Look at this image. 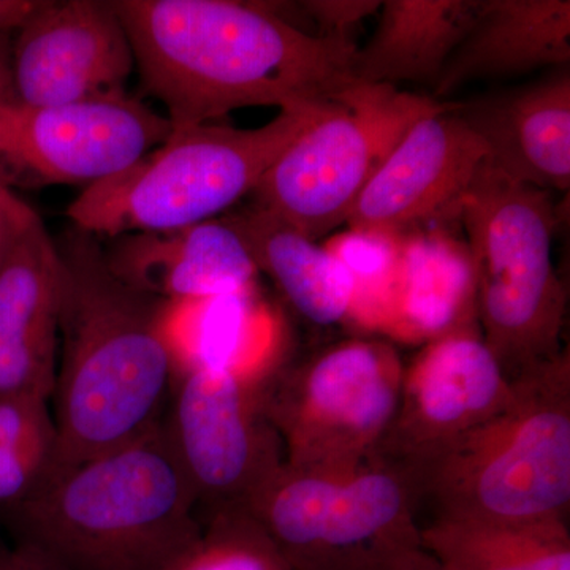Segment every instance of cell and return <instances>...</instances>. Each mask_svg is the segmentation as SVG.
<instances>
[{
    "label": "cell",
    "instance_id": "cell-25",
    "mask_svg": "<svg viewBox=\"0 0 570 570\" xmlns=\"http://www.w3.org/2000/svg\"><path fill=\"white\" fill-rule=\"evenodd\" d=\"M165 570H291L268 534L243 508L217 510Z\"/></svg>",
    "mask_w": 570,
    "mask_h": 570
},
{
    "label": "cell",
    "instance_id": "cell-5",
    "mask_svg": "<svg viewBox=\"0 0 570 570\" xmlns=\"http://www.w3.org/2000/svg\"><path fill=\"white\" fill-rule=\"evenodd\" d=\"M330 105L279 111L257 129L206 122L174 130L121 174L85 187L67 216L80 230L110 238L214 220L253 194L281 154Z\"/></svg>",
    "mask_w": 570,
    "mask_h": 570
},
{
    "label": "cell",
    "instance_id": "cell-26",
    "mask_svg": "<svg viewBox=\"0 0 570 570\" xmlns=\"http://www.w3.org/2000/svg\"><path fill=\"white\" fill-rule=\"evenodd\" d=\"M307 17L318 26V37L352 41L354 26L381 10L379 0H307L299 3Z\"/></svg>",
    "mask_w": 570,
    "mask_h": 570
},
{
    "label": "cell",
    "instance_id": "cell-14",
    "mask_svg": "<svg viewBox=\"0 0 570 570\" xmlns=\"http://www.w3.org/2000/svg\"><path fill=\"white\" fill-rule=\"evenodd\" d=\"M11 50L18 102L55 107L122 92L134 51L111 2H43L17 31Z\"/></svg>",
    "mask_w": 570,
    "mask_h": 570
},
{
    "label": "cell",
    "instance_id": "cell-1",
    "mask_svg": "<svg viewBox=\"0 0 570 570\" xmlns=\"http://www.w3.org/2000/svg\"><path fill=\"white\" fill-rule=\"evenodd\" d=\"M142 88L174 130L242 108L318 110L351 86L352 41L234 0H112Z\"/></svg>",
    "mask_w": 570,
    "mask_h": 570
},
{
    "label": "cell",
    "instance_id": "cell-29",
    "mask_svg": "<svg viewBox=\"0 0 570 570\" xmlns=\"http://www.w3.org/2000/svg\"><path fill=\"white\" fill-rule=\"evenodd\" d=\"M41 0H0V32L18 31Z\"/></svg>",
    "mask_w": 570,
    "mask_h": 570
},
{
    "label": "cell",
    "instance_id": "cell-11",
    "mask_svg": "<svg viewBox=\"0 0 570 570\" xmlns=\"http://www.w3.org/2000/svg\"><path fill=\"white\" fill-rule=\"evenodd\" d=\"M174 132L167 116L126 92L82 102L0 105V183L82 184L121 174Z\"/></svg>",
    "mask_w": 570,
    "mask_h": 570
},
{
    "label": "cell",
    "instance_id": "cell-9",
    "mask_svg": "<svg viewBox=\"0 0 570 570\" xmlns=\"http://www.w3.org/2000/svg\"><path fill=\"white\" fill-rule=\"evenodd\" d=\"M403 377L395 348L352 340L264 384L284 463L346 472L373 461L395 417Z\"/></svg>",
    "mask_w": 570,
    "mask_h": 570
},
{
    "label": "cell",
    "instance_id": "cell-17",
    "mask_svg": "<svg viewBox=\"0 0 570 570\" xmlns=\"http://www.w3.org/2000/svg\"><path fill=\"white\" fill-rule=\"evenodd\" d=\"M104 250L124 284L174 305L247 294L258 273L245 243L223 219L118 236Z\"/></svg>",
    "mask_w": 570,
    "mask_h": 570
},
{
    "label": "cell",
    "instance_id": "cell-22",
    "mask_svg": "<svg viewBox=\"0 0 570 570\" xmlns=\"http://www.w3.org/2000/svg\"><path fill=\"white\" fill-rule=\"evenodd\" d=\"M420 547L449 570H570L568 521L436 517Z\"/></svg>",
    "mask_w": 570,
    "mask_h": 570
},
{
    "label": "cell",
    "instance_id": "cell-6",
    "mask_svg": "<svg viewBox=\"0 0 570 570\" xmlns=\"http://www.w3.org/2000/svg\"><path fill=\"white\" fill-rule=\"evenodd\" d=\"M483 343L509 379L560 354L566 288L553 265V194L487 160L461 205Z\"/></svg>",
    "mask_w": 570,
    "mask_h": 570
},
{
    "label": "cell",
    "instance_id": "cell-16",
    "mask_svg": "<svg viewBox=\"0 0 570 570\" xmlns=\"http://www.w3.org/2000/svg\"><path fill=\"white\" fill-rule=\"evenodd\" d=\"M61 296V254L37 216L0 264V397L51 400Z\"/></svg>",
    "mask_w": 570,
    "mask_h": 570
},
{
    "label": "cell",
    "instance_id": "cell-28",
    "mask_svg": "<svg viewBox=\"0 0 570 570\" xmlns=\"http://www.w3.org/2000/svg\"><path fill=\"white\" fill-rule=\"evenodd\" d=\"M0 570H69L47 551L24 540L0 542Z\"/></svg>",
    "mask_w": 570,
    "mask_h": 570
},
{
    "label": "cell",
    "instance_id": "cell-30",
    "mask_svg": "<svg viewBox=\"0 0 570 570\" xmlns=\"http://www.w3.org/2000/svg\"><path fill=\"white\" fill-rule=\"evenodd\" d=\"M11 32H0V105L18 102L14 92L13 69H11Z\"/></svg>",
    "mask_w": 570,
    "mask_h": 570
},
{
    "label": "cell",
    "instance_id": "cell-19",
    "mask_svg": "<svg viewBox=\"0 0 570 570\" xmlns=\"http://www.w3.org/2000/svg\"><path fill=\"white\" fill-rule=\"evenodd\" d=\"M385 333L407 343H434L480 333L478 287L466 243L445 228L403 236L400 275Z\"/></svg>",
    "mask_w": 570,
    "mask_h": 570
},
{
    "label": "cell",
    "instance_id": "cell-31",
    "mask_svg": "<svg viewBox=\"0 0 570 570\" xmlns=\"http://www.w3.org/2000/svg\"><path fill=\"white\" fill-rule=\"evenodd\" d=\"M387 570H449L422 547L401 553Z\"/></svg>",
    "mask_w": 570,
    "mask_h": 570
},
{
    "label": "cell",
    "instance_id": "cell-12",
    "mask_svg": "<svg viewBox=\"0 0 570 570\" xmlns=\"http://www.w3.org/2000/svg\"><path fill=\"white\" fill-rule=\"evenodd\" d=\"M512 381L480 333L426 344L404 367L400 403L374 460L409 479L505 403Z\"/></svg>",
    "mask_w": 570,
    "mask_h": 570
},
{
    "label": "cell",
    "instance_id": "cell-24",
    "mask_svg": "<svg viewBox=\"0 0 570 570\" xmlns=\"http://www.w3.org/2000/svg\"><path fill=\"white\" fill-rule=\"evenodd\" d=\"M403 236L348 228L325 247L346 268L354 285L351 318L371 330L387 328L400 275Z\"/></svg>",
    "mask_w": 570,
    "mask_h": 570
},
{
    "label": "cell",
    "instance_id": "cell-15",
    "mask_svg": "<svg viewBox=\"0 0 570 570\" xmlns=\"http://www.w3.org/2000/svg\"><path fill=\"white\" fill-rule=\"evenodd\" d=\"M450 111L478 135L501 174L550 194L569 193V67L505 91L450 100Z\"/></svg>",
    "mask_w": 570,
    "mask_h": 570
},
{
    "label": "cell",
    "instance_id": "cell-4",
    "mask_svg": "<svg viewBox=\"0 0 570 570\" xmlns=\"http://www.w3.org/2000/svg\"><path fill=\"white\" fill-rule=\"evenodd\" d=\"M505 403L412 478L438 517L568 519L570 355L568 348L517 374Z\"/></svg>",
    "mask_w": 570,
    "mask_h": 570
},
{
    "label": "cell",
    "instance_id": "cell-21",
    "mask_svg": "<svg viewBox=\"0 0 570 570\" xmlns=\"http://www.w3.org/2000/svg\"><path fill=\"white\" fill-rule=\"evenodd\" d=\"M220 219L239 235L258 272L275 281L299 316L321 326L351 318L354 285L325 246L255 205Z\"/></svg>",
    "mask_w": 570,
    "mask_h": 570
},
{
    "label": "cell",
    "instance_id": "cell-2",
    "mask_svg": "<svg viewBox=\"0 0 570 570\" xmlns=\"http://www.w3.org/2000/svg\"><path fill=\"white\" fill-rule=\"evenodd\" d=\"M58 249L62 296L51 401L61 472L159 425L178 358L174 303L124 284L88 232H67Z\"/></svg>",
    "mask_w": 570,
    "mask_h": 570
},
{
    "label": "cell",
    "instance_id": "cell-20",
    "mask_svg": "<svg viewBox=\"0 0 570 570\" xmlns=\"http://www.w3.org/2000/svg\"><path fill=\"white\" fill-rule=\"evenodd\" d=\"M482 0H387L374 36L352 61V80L365 85L430 82L471 29Z\"/></svg>",
    "mask_w": 570,
    "mask_h": 570
},
{
    "label": "cell",
    "instance_id": "cell-18",
    "mask_svg": "<svg viewBox=\"0 0 570 570\" xmlns=\"http://www.w3.org/2000/svg\"><path fill=\"white\" fill-rule=\"evenodd\" d=\"M569 62V0H482L434 86V100L442 102L469 81L521 77Z\"/></svg>",
    "mask_w": 570,
    "mask_h": 570
},
{
    "label": "cell",
    "instance_id": "cell-10",
    "mask_svg": "<svg viewBox=\"0 0 570 570\" xmlns=\"http://www.w3.org/2000/svg\"><path fill=\"white\" fill-rule=\"evenodd\" d=\"M163 428L198 508H243L284 464L264 406L261 374L202 365L178 367Z\"/></svg>",
    "mask_w": 570,
    "mask_h": 570
},
{
    "label": "cell",
    "instance_id": "cell-3",
    "mask_svg": "<svg viewBox=\"0 0 570 570\" xmlns=\"http://www.w3.org/2000/svg\"><path fill=\"white\" fill-rule=\"evenodd\" d=\"M163 422L137 441L58 472L6 513L17 540L69 570H165L202 521Z\"/></svg>",
    "mask_w": 570,
    "mask_h": 570
},
{
    "label": "cell",
    "instance_id": "cell-23",
    "mask_svg": "<svg viewBox=\"0 0 570 570\" xmlns=\"http://www.w3.org/2000/svg\"><path fill=\"white\" fill-rule=\"evenodd\" d=\"M50 397H0V512L31 501L59 472V438Z\"/></svg>",
    "mask_w": 570,
    "mask_h": 570
},
{
    "label": "cell",
    "instance_id": "cell-27",
    "mask_svg": "<svg viewBox=\"0 0 570 570\" xmlns=\"http://www.w3.org/2000/svg\"><path fill=\"white\" fill-rule=\"evenodd\" d=\"M39 216L10 187L0 183V264L29 224Z\"/></svg>",
    "mask_w": 570,
    "mask_h": 570
},
{
    "label": "cell",
    "instance_id": "cell-13",
    "mask_svg": "<svg viewBox=\"0 0 570 570\" xmlns=\"http://www.w3.org/2000/svg\"><path fill=\"white\" fill-rule=\"evenodd\" d=\"M489 151L449 100L409 127L360 194L348 228L406 236L460 220Z\"/></svg>",
    "mask_w": 570,
    "mask_h": 570
},
{
    "label": "cell",
    "instance_id": "cell-7",
    "mask_svg": "<svg viewBox=\"0 0 570 570\" xmlns=\"http://www.w3.org/2000/svg\"><path fill=\"white\" fill-rule=\"evenodd\" d=\"M419 501L411 479L382 461L346 472L284 463L243 509L291 570H387L420 547Z\"/></svg>",
    "mask_w": 570,
    "mask_h": 570
},
{
    "label": "cell",
    "instance_id": "cell-8",
    "mask_svg": "<svg viewBox=\"0 0 570 570\" xmlns=\"http://www.w3.org/2000/svg\"><path fill=\"white\" fill-rule=\"evenodd\" d=\"M441 105L392 86L352 82L266 171L254 205L314 242L332 234L409 127Z\"/></svg>",
    "mask_w": 570,
    "mask_h": 570
}]
</instances>
